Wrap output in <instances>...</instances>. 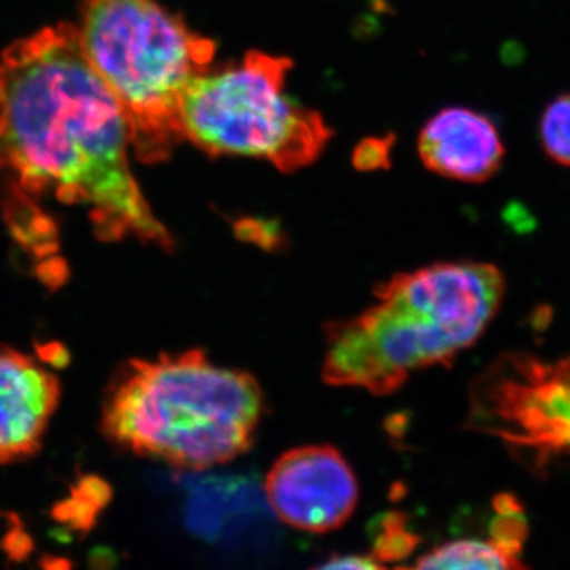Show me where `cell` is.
Listing matches in <instances>:
<instances>
[{
    "label": "cell",
    "mask_w": 570,
    "mask_h": 570,
    "mask_svg": "<svg viewBox=\"0 0 570 570\" xmlns=\"http://www.w3.org/2000/svg\"><path fill=\"white\" fill-rule=\"evenodd\" d=\"M414 542L415 539L404 528V520L393 513L382 521V531L377 539V560H389L396 554L407 553L414 547Z\"/></svg>",
    "instance_id": "cell-13"
},
{
    "label": "cell",
    "mask_w": 570,
    "mask_h": 570,
    "mask_svg": "<svg viewBox=\"0 0 570 570\" xmlns=\"http://www.w3.org/2000/svg\"><path fill=\"white\" fill-rule=\"evenodd\" d=\"M235 232L239 238L245 242H253L265 249H272L279 245L281 230L276 223L266 219H255V217H242L235 224Z\"/></svg>",
    "instance_id": "cell-15"
},
{
    "label": "cell",
    "mask_w": 570,
    "mask_h": 570,
    "mask_svg": "<svg viewBox=\"0 0 570 570\" xmlns=\"http://www.w3.org/2000/svg\"><path fill=\"white\" fill-rule=\"evenodd\" d=\"M505 279L482 262H442L379 284L363 313L325 328L322 376L336 387L390 395L412 374L449 365L497 316Z\"/></svg>",
    "instance_id": "cell-2"
},
{
    "label": "cell",
    "mask_w": 570,
    "mask_h": 570,
    "mask_svg": "<svg viewBox=\"0 0 570 570\" xmlns=\"http://www.w3.org/2000/svg\"><path fill=\"white\" fill-rule=\"evenodd\" d=\"M268 508L298 531H335L358 502V482L340 450L305 445L288 450L269 469L265 480Z\"/></svg>",
    "instance_id": "cell-7"
},
{
    "label": "cell",
    "mask_w": 570,
    "mask_h": 570,
    "mask_svg": "<svg viewBox=\"0 0 570 570\" xmlns=\"http://www.w3.org/2000/svg\"><path fill=\"white\" fill-rule=\"evenodd\" d=\"M543 153L561 167L570 168V91L554 97L539 121Z\"/></svg>",
    "instance_id": "cell-12"
},
{
    "label": "cell",
    "mask_w": 570,
    "mask_h": 570,
    "mask_svg": "<svg viewBox=\"0 0 570 570\" xmlns=\"http://www.w3.org/2000/svg\"><path fill=\"white\" fill-rule=\"evenodd\" d=\"M313 570H390L382 564L381 560L360 554H347V557L330 558Z\"/></svg>",
    "instance_id": "cell-16"
},
{
    "label": "cell",
    "mask_w": 570,
    "mask_h": 570,
    "mask_svg": "<svg viewBox=\"0 0 570 570\" xmlns=\"http://www.w3.org/2000/svg\"><path fill=\"white\" fill-rule=\"evenodd\" d=\"M264 412L254 376L186 351L124 366L105 395L102 430L135 455L202 471L246 453Z\"/></svg>",
    "instance_id": "cell-3"
},
{
    "label": "cell",
    "mask_w": 570,
    "mask_h": 570,
    "mask_svg": "<svg viewBox=\"0 0 570 570\" xmlns=\"http://www.w3.org/2000/svg\"><path fill=\"white\" fill-rule=\"evenodd\" d=\"M61 397L59 379L31 355L0 347V463L39 450Z\"/></svg>",
    "instance_id": "cell-8"
},
{
    "label": "cell",
    "mask_w": 570,
    "mask_h": 570,
    "mask_svg": "<svg viewBox=\"0 0 570 570\" xmlns=\"http://www.w3.org/2000/svg\"><path fill=\"white\" fill-rule=\"evenodd\" d=\"M468 425L534 472L570 464V355L498 356L469 389Z\"/></svg>",
    "instance_id": "cell-6"
},
{
    "label": "cell",
    "mask_w": 570,
    "mask_h": 570,
    "mask_svg": "<svg viewBox=\"0 0 570 570\" xmlns=\"http://www.w3.org/2000/svg\"><path fill=\"white\" fill-rule=\"evenodd\" d=\"M419 154L428 170L463 183H485L498 174L505 146L493 119L471 108L450 107L423 127Z\"/></svg>",
    "instance_id": "cell-9"
},
{
    "label": "cell",
    "mask_w": 570,
    "mask_h": 570,
    "mask_svg": "<svg viewBox=\"0 0 570 570\" xmlns=\"http://www.w3.org/2000/svg\"><path fill=\"white\" fill-rule=\"evenodd\" d=\"M498 517L490 539L449 540L420 557L411 568L396 570H528L520 561L524 520L515 499H497Z\"/></svg>",
    "instance_id": "cell-10"
},
{
    "label": "cell",
    "mask_w": 570,
    "mask_h": 570,
    "mask_svg": "<svg viewBox=\"0 0 570 570\" xmlns=\"http://www.w3.org/2000/svg\"><path fill=\"white\" fill-rule=\"evenodd\" d=\"M268 502L254 479L245 475H209L189 483L186 521L200 538L214 540L225 528L242 527L266 515Z\"/></svg>",
    "instance_id": "cell-11"
},
{
    "label": "cell",
    "mask_w": 570,
    "mask_h": 570,
    "mask_svg": "<svg viewBox=\"0 0 570 570\" xmlns=\"http://www.w3.org/2000/svg\"><path fill=\"white\" fill-rule=\"evenodd\" d=\"M291 69V59L262 51L216 70L209 67L184 92V140L208 156L262 159L284 174L316 163L332 129L285 91Z\"/></svg>",
    "instance_id": "cell-5"
},
{
    "label": "cell",
    "mask_w": 570,
    "mask_h": 570,
    "mask_svg": "<svg viewBox=\"0 0 570 570\" xmlns=\"http://www.w3.org/2000/svg\"><path fill=\"white\" fill-rule=\"evenodd\" d=\"M393 142H395L393 135L360 141L354 151L355 167L363 171L387 168L392 164L390 153H392Z\"/></svg>",
    "instance_id": "cell-14"
},
{
    "label": "cell",
    "mask_w": 570,
    "mask_h": 570,
    "mask_svg": "<svg viewBox=\"0 0 570 570\" xmlns=\"http://www.w3.org/2000/svg\"><path fill=\"white\" fill-rule=\"evenodd\" d=\"M77 32L86 59L121 105L135 156L163 163L184 140L183 96L212 67L216 43L157 0H82Z\"/></svg>",
    "instance_id": "cell-4"
},
{
    "label": "cell",
    "mask_w": 570,
    "mask_h": 570,
    "mask_svg": "<svg viewBox=\"0 0 570 570\" xmlns=\"http://www.w3.org/2000/svg\"><path fill=\"white\" fill-rule=\"evenodd\" d=\"M121 105L86 59L77 28L58 24L14 41L0 58V165L22 189L85 206L105 242L174 238L130 167Z\"/></svg>",
    "instance_id": "cell-1"
}]
</instances>
